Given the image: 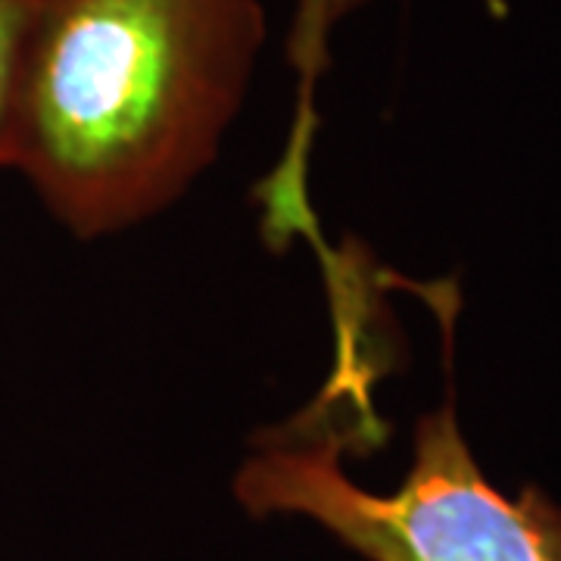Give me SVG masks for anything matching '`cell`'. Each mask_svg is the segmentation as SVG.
I'll list each match as a JSON object with an SVG mask.
<instances>
[{"label": "cell", "mask_w": 561, "mask_h": 561, "mask_svg": "<svg viewBox=\"0 0 561 561\" xmlns=\"http://www.w3.org/2000/svg\"><path fill=\"white\" fill-rule=\"evenodd\" d=\"M362 3L368 0H297V13H294V28L287 38V60L294 66L300 91H297V116L290 128L294 144H312L316 138V81L324 72V66L331 60L328 54V41L334 35V28L341 25L350 13H356Z\"/></svg>", "instance_id": "cell-3"}, {"label": "cell", "mask_w": 561, "mask_h": 561, "mask_svg": "<svg viewBox=\"0 0 561 561\" xmlns=\"http://www.w3.org/2000/svg\"><path fill=\"white\" fill-rule=\"evenodd\" d=\"M265 41L260 0H38L13 169L79 238L209 165Z\"/></svg>", "instance_id": "cell-1"}, {"label": "cell", "mask_w": 561, "mask_h": 561, "mask_svg": "<svg viewBox=\"0 0 561 561\" xmlns=\"http://www.w3.org/2000/svg\"><path fill=\"white\" fill-rule=\"evenodd\" d=\"M365 334L337 337L334 375L300 419L262 431L234 474V500L253 518L319 524L365 561H561V505L537 483L505 493L465 440L456 397L421 415L409 471L375 493L343 471L350 443L381 440L368 400L378 365Z\"/></svg>", "instance_id": "cell-2"}, {"label": "cell", "mask_w": 561, "mask_h": 561, "mask_svg": "<svg viewBox=\"0 0 561 561\" xmlns=\"http://www.w3.org/2000/svg\"><path fill=\"white\" fill-rule=\"evenodd\" d=\"M38 0H0V165H13L25 50Z\"/></svg>", "instance_id": "cell-4"}]
</instances>
